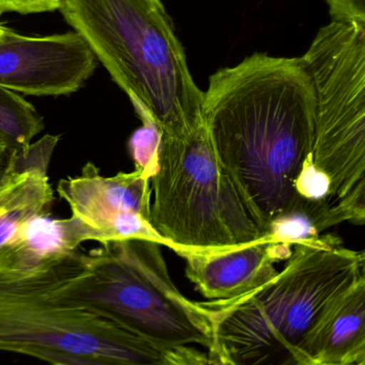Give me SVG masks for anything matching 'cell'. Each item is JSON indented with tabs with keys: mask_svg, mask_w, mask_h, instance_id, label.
<instances>
[{
	"mask_svg": "<svg viewBox=\"0 0 365 365\" xmlns=\"http://www.w3.org/2000/svg\"><path fill=\"white\" fill-rule=\"evenodd\" d=\"M201 118L221 167L268 235H321V217L297 189L315 145L314 90L301 57L255 53L221 68L204 91Z\"/></svg>",
	"mask_w": 365,
	"mask_h": 365,
	"instance_id": "6da1fadb",
	"label": "cell"
},
{
	"mask_svg": "<svg viewBox=\"0 0 365 365\" xmlns=\"http://www.w3.org/2000/svg\"><path fill=\"white\" fill-rule=\"evenodd\" d=\"M362 279L364 251L334 236L300 240L267 284L229 302H203L210 365H312L306 351L311 330L326 307Z\"/></svg>",
	"mask_w": 365,
	"mask_h": 365,
	"instance_id": "7a4b0ae2",
	"label": "cell"
},
{
	"mask_svg": "<svg viewBox=\"0 0 365 365\" xmlns=\"http://www.w3.org/2000/svg\"><path fill=\"white\" fill-rule=\"evenodd\" d=\"M66 23L161 137H182L203 124L204 91L161 0H61Z\"/></svg>",
	"mask_w": 365,
	"mask_h": 365,
	"instance_id": "3957f363",
	"label": "cell"
},
{
	"mask_svg": "<svg viewBox=\"0 0 365 365\" xmlns=\"http://www.w3.org/2000/svg\"><path fill=\"white\" fill-rule=\"evenodd\" d=\"M76 250L59 247L38 261L0 268V351L32 358L51 351L109 365H164V349L64 294V277Z\"/></svg>",
	"mask_w": 365,
	"mask_h": 365,
	"instance_id": "277c9868",
	"label": "cell"
},
{
	"mask_svg": "<svg viewBox=\"0 0 365 365\" xmlns=\"http://www.w3.org/2000/svg\"><path fill=\"white\" fill-rule=\"evenodd\" d=\"M64 292L161 349L208 351L211 344L209 311L178 289L158 242L128 240L77 251Z\"/></svg>",
	"mask_w": 365,
	"mask_h": 365,
	"instance_id": "5b68a950",
	"label": "cell"
},
{
	"mask_svg": "<svg viewBox=\"0 0 365 365\" xmlns=\"http://www.w3.org/2000/svg\"><path fill=\"white\" fill-rule=\"evenodd\" d=\"M150 186V222L177 255L231 250L268 236L221 167L204 124L186 136L161 137Z\"/></svg>",
	"mask_w": 365,
	"mask_h": 365,
	"instance_id": "8992f818",
	"label": "cell"
},
{
	"mask_svg": "<svg viewBox=\"0 0 365 365\" xmlns=\"http://www.w3.org/2000/svg\"><path fill=\"white\" fill-rule=\"evenodd\" d=\"M315 98L313 166L330 184V202L365 221V25L324 26L301 57Z\"/></svg>",
	"mask_w": 365,
	"mask_h": 365,
	"instance_id": "52a82bcc",
	"label": "cell"
},
{
	"mask_svg": "<svg viewBox=\"0 0 365 365\" xmlns=\"http://www.w3.org/2000/svg\"><path fill=\"white\" fill-rule=\"evenodd\" d=\"M150 179L137 169L104 177L87 163L81 175L60 180L57 192L70 206L71 216L53 220L58 245L76 250L89 240L107 245L147 240L165 246L150 222Z\"/></svg>",
	"mask_w": 365,
	"mask_h": 365,
	"instance_id": "ba28073f",
	"label": "cell"
},
{
	"mask_svg": "<svg viewBox=\"0 0 365 365\" xmlns=\"http://www.w3.org/2000/svg\"><path fill=\"white\" fill-rule=\"evenodd\" d=\"M98 62L77 32L28 36L6 27L0 40V87L27 96H70L92 76Z\"/></svg>",
	"mask_w": 365,
	"mask_h": 365,
	"instance_id": "9c48e42d",
	"label": "cell"
},
{
	"mask_svg": "<svg viewBox=\"0 0 365 365\" xmlns=\"http://www.w3.org/2000/svg\"><path fill=\"white\" fill-rule=\"evenodd\" d=\"M59 136H46L16 154L0 181V259L49 249L36 234L49 218L55 195L49 181V162Z\"/></svg>",
	"mask_w": 365,
	"mask_h": 365,
	"instance_id": "30bf717a",
	"label": "cell"
},
{
	"mask_svg": "<svg viewBox=\"0 0 365 365\" xmlns=\"http://www.w3.org/2000/svg\"><path fill=\"white\" fill-rule=\"evenodd\" d=\"M295 245L268 235L239 248L220 252L184 253L186 278L209 302L248 295L278 274L276 264L289 259Z\"/></svg>",
	"mask_w": 365,
	"mask_h": 365,
	"instance_id": "8fae6325",
	"label": "cell"
},
{
	"mask_svg": "<svg viewBox=\"0 0 365 365\" xmlns=\"http://www.w3.org/2000/svg\"><path fill=\"white\" fill-rule=\"evenodd\" d=\"M312 365L365 364V279L334 298L309 334Z\"/></svg>",
	"mask_w": 365,
	"mask_h": 365,
	"instance_id": "7c38bea8",
	"label": "cell"
},
{
	"mask_svg": "<svg viewBox=\"0 0 365 365\" xmlns=\"http://www.w3.org/2000/svg\"><path fill=\"white\" fill-rule=\"evenodd\" d=\"M45 125L32 104L16 92L0 87V138L9 149L24 154Z\"/></svg>",
	"mask_w": 365,
	"mask_h": 365,
	"instance_id": "4fadbf2b",
	"label": "cell"
},
{
	"mask_svg": "<svg viewBox=\"0 0 365 365\" xmlns=\"http://www.w3.org/2000/svg\"><path fill=\"white\" fill-rule=\"evenodd\" d=\"M160 138V133L156 126L143 123V126L135 130L129 140V151L134 162L135 169L143 170L150 177L154 175L158 167Z\"/></svg>",
	"mask_w": 365,
	"mask_h": 365,
	"instance_id": "5bb4252c",
	"label": "cell"
},
{
	"mask_svg": "<svg viewBox=\"0 0 365 365\" xmlns=\"http://www.w3.org/2000/svg\"><path fill=\"white\" fill-rule=\"evenodd\" d=\"M334 21L365 25V0H325Z\"/></svg>",
	"mask_w": 365,
	"mask_h": 365,
	"instance_id": "9a60e30c",
	"label": "cell"
},
{
	"mask_svg": "<svg viewBox=\"0 0 365 365\" xmlns=\"http://www.w3.org/2000/svg\"><path fill=\"white\" fill-rule=\"evenodd\" d=\"M61 0H0V12L19 14L51 12L59 10Z\"/></svg>",
	"mask_w": 365,
	"mask_h": 365,
	"instance_id": "2e32d148",
	"label": "cell"
},
{
	"mask_svg": "<svg viewBox=\"0 0 365 365\" xmlns=\"http://www.w3.org/2000/svg\"><path fill=\"white\" fill-rule=\"evenodd\" d=\"M164 365H210L206 351L195 346H177L164 349Z\"/></svg>",
	"mask_w": 365,
	"mask_h": 365,
	"instance_id": "e0dca14e",
	"label": "cell"
},
{
	"mask_svg": "<svg viewBox=\"0 0 365 365\" xmlns=\"http://www.w3.org/2000/svg\"><path fill=\"white\" fill-rule=\"evenodd\" d=\"M34 358L49 362V364H62L66 365H109L101 364V362L99 361H94V360L71 357V356L51 353V351H44V353L38 354V355L34 356Z\"/></svg>",
	"mask_w": 365,
	"mask_h": 365,
	"instance_id": "ac0fdd59",
	"label": "cell"
},
{
	"mask_svg": "<svg viewBox=\"0 0 365 365\" xmlns=\"http://www.w3.org/2000/svg\"><path fill=\"white\" fill-rule=\"evenodd\" d=\"M15 158L14 152L9 149L8 145L0 138V181L4 179Z\"/></svg>",
	"mask_w": 365,
	"mask_h": 365,
	"instance_id": "d6986e66",
	"label": "cell"
},
{
	"mask_svg": "<svg viewBox=\"0 0 365 365\" xmlns=\"http://www.w3.org/2000/svg\"><path fill=\"white\" fill-rule=\"evenodd\" d=\"M2 12H0V15H1ZM4 28H6V26L2 25L1 23H0V40H1L2 34H4Z\"/></svg>",
	"mask_w": 365,
	"mask_h": 365,
	"instance_id": "ffe728a7",
	"label": "cell"
},
{
	"mask_svg": "<svg viewBox=\"0 0 365 365\" xmlns=\"http://www.w3.org/2000/svg\"><path fill=\"white\" fill-rule=\"evenodd\" d=\"M51 365H66V364H51Z\"/></svg>",
	"mask_w": 365,
	"mask_h": 365,
	"instance_id": "44dd1931",
	"label": "cell"
},
{
	"mask_svg": "<svg viewBox=\"0 0 365 365\" xmlns=\"http://www.w3.org/2000/svg\"><path fill=\"white\" fill-rule=\"evenodd\" d=\"M359 365H365V364H359Z\"/></svg>",
	"mask_w": 365,
	"mask_h": 365,
	"instance_id": "7402d4cb",
	"label": "cell"
}]
</instances>
